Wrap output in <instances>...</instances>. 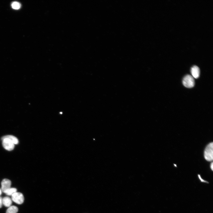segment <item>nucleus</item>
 Instances as JSON below:
<instances>
[{
    "instance_id": "9b49d317",
    "label": "nucleus",
    "mask_w": 213,
    "mask_h": 213,
    "mask_svg": "<svg viewBox=\"0 0 213 213\" xmlns=\"http://www.w3.org/2000/svg\"><path fill=\"white\" fill-rule=\"evenodd\" d=\"M12 7L13 9H18L20 8L21 7V4L19 2L17 1H14L12 3Z\"/></svg>"
},
{
    "instance_id": "39448f33",
    "label": "nucleus",
    "mask_w": 213,
    "mask_h": 213,
    "mask_svg": "<svg viewBox=\"0 0 213 213\" xmlns=\"http://www.w3.org/2000/svg\"><path fill=\"white\" fill-rule=\"evenodd\" d=\"M1 184V191L5 193L11 188V182L8 179H4L2 181Z\"/></svg>"
},
{
    "instance_id": "9d476101",
    "label": "nucleus",
    "mask_w": 213,
    "mask_h": 213,
    "mask_svg": "<svg viewBox=\"0 0 213 213\" xmlns=\"http://www.w3.org/2000/svg\"><path fill=\"white\" fill-rule=\"evenodd\" d=\"M17 189L15 188H10L5 193L8 196H11L15 193L17 192Z\"/></svg>"
},
{
    "instance_id": "f8f14e48",
    "label": "nucleus",
    "mask_w": 213,
    "mask_h": 213,
    "mask_svg": "<svg viewBox=\"0 0 213 213\" xmlns=\"http://www.w3.org/2000/svg\"><path fill=\"white\" fill-rule=\"evenodd\" d=\"M198 177H199V179H200V180L201 181V182H205V183H207V182H207L206 181H205V180H203V179H202V178L201 177H200V175H198Z\"/></svg>"
},
{
    "instance_id": "423d86ee",
    "label": "nucleus",
    "mask_w": 213,
    "mask_h": 213,
    "mask_svg": "<svg viewBox=\"0 0 213 213\" xmlns=\"http://www.w3.org/2000/svg\"><path fill=\"white\" fill-rule=\"evenodd\" d=\"M200 71V69L198 66L196 65L193 66L191 69L192 76L195 78H198L199 76Z\"/></svg>"
},
{
    "instance_id": "ddd939ff",
    "label": "nucleus",
    "mask_w": 213,
    "mask_h": 213,
    "mask_svg": "<svg viewBox=\"0 0 213 213\" xmlns=\"http://www.w3.org/2000/svg\"><path fill=\"white\" fill-rule=\"evenodd\" d=\"M2 198L0 196V208H1L2 206Z\"/></svg>"
},
{
    "instance_id": "2eb2a0df",
    "label": "nucleus",
    "mask_w": 213,
    "mask_h": 213,
    "mask_svg": "<svg viewBox=\"0 0 213 213\" xmlns=\"http://www.w3.org/2000/svg\"><path fill=\"white\" fill-rule=\"evenodd\" d=\"M2 191H1V188H0V195H1V194H2Z\"/></svg>"
},
{
    "instance_id": "f257e3e1",
    "label": "nucleus",
    "mask_w": 213,
    "mask_h": 213,
    "mask_svg": "<svg viewBox=\"0 0 213 213\" xmlns=\"http://www.w3.org/2000/svg\"><path fill=\"white\" fill-rule=\"evenodd\" d=\"M213 142L208 144L205 149L204 156L205 159L207 161L210 162L213 160Z\"/></svg>"
},
{
    "instance_id": "20e7f679",
    "label": "nucleus",
    "mask_w": 213,
    "mask_h": 213,
    "mask_svg": "<svg viewBox=\"0 0 213 213\" xmlns=\"http://www.w3.org/2000/svg\"><path fill=\"white\" fill-rule=\"evenodd\" d=\"M2 140V146L4 149L8 151H11L14 149V144L11 141L7 138H4Z\"/></svg>"
},
{
    "instance_id": "0eeeda50",
    "label": "nucleus",
    "mask_w": 213,
    "mask_h": 213,
    "mask_svg": "<svg viewBox=\"0 0 213 213\" xmlns=\"http://www.w3.org/2000/svg\"><path fill=\"white\" fill-rule=\"evenodd\" d=\"M2 203L4 206L9 207L11 206L12 200L9 197L5 196L2 199Z\"/></svg>"
},
{
    "instance_id": "6e6552de",
    "label": "nucleus",
    "mask_w": 213,
    "mask_h": 213,
    "mask_svg": "<svg viewBox=\"0 0 213 213\" xmlns=\"http://www.w3.org/2000/svg\"><path fill=\"white\" fill-rule=\"evenodd\" d=\"M4 138H7L11 141L14 144H17L19 143L18 139L14 136L12 135H8L3 136L1 140Z\"/></svg>"
},
{
    "instance_id": "1a4fd4ad",
    "label": "nucleus",
    "mask_w": 213,
    "mask_h": 213,
    "mask_svg": "<svg viewBox=\"0 0 213 213\" xmlns=\"http://www.w3.org/2000/svg\"><path fill=\"white\" fill-rule=\"evenodd\" d=\"M18 210L17 207L15 206H11L7 209L6 213H17Z\"/></svg>"
},
{
    "instance_id": "4468645a",
    "label": "nucleus",
    "mask_w": 213,
    "mask_h": 213,
    "mask_svg": "<svg viewBox=\"0 0 213 213\" xmlns=\"http://www.w3.org/2000/svg\"><path fill=\"white\" fill-rule=\"evenodd\" d=\"M213 162H212L210 164V168L213 171Z\"/></svg>"
},
{
    "instance_id": "7ed1b4c3",
    "label": "nucleus",
    "mask_w": 213,
    "mask_h": 213,
    "mask_svg": "<svg viewBox=\"0 0 213 213\" xmlns=\"http://www.w3.org/2000/svg\"><path fill=\"white\" fill-rule=\"evenodd\" d=\"M11 199L16 204H20L24 202V198L22 193L16 192L12 195Z\"/></svg>"
},
{
    "instance_id": "f03ea898",
    "label": "nucleus",
    "mask_w": 213,
    "mask_h": 213,
    "mask_svg": "<svg viewBox=\"0 0 213 213\" xmlns=\"http://www.w3.org/2000/svg\"><path fill=\"white\" fill-rule=\"evenodd\" d=\"M183 83L184 85L187 88H192L195 85L194 78L191 75H187L183 78Z\"/></svg>"
}]
</instances>
